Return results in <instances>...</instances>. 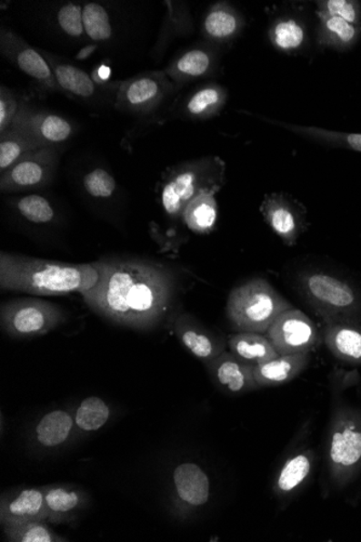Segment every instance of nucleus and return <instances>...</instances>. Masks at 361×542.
Wrapping results in <instances>:
<instances>
[{
    "instance_id": "f257e3e1",
    "label": "nucleus",
    "mask_w": 361,
    "mask_h": 542,
    "mask_svg": "<svg viewBox=\"0 0 361 542\" xmlns=\"http://www.w3.org/2000/svg\"><path fill=\"white\" fill-rule=\"evenodd\" d=\"M93 265L99 280L80 295L95 313L134 330H150L164 319L175 291L176 280L169 269L139 261Z\"/></svg>"
},
{
    "instance_id": "f03ea898",
    "label": "nucleus",
    "mask_w": 361,
    "mask_h": 542,
    "mask_svg": "<svg viewBox=\"0 0 361 542\" xmlns=\"http://www.w3.org/2000/svg\"><path fill=\"white\" fill-rule=\"evenodd\" d=\"M99 280L93 263L44 261L13 253L0 255V288L35 296H60L91 290Z\"/></svg>"
},
{
    "instance_id": "7ed1b4c3",
    "label": "nucleus",
    "mask_w": 361,
    "mask_h": 542,
    "mask_svg": "<svg viewBox=\"0 0 361 542\" xmlns=\"http://www.w3.org/2000/svg\"><path fill=\"white\" fill-rule=\"evenodd\" d=\"M226 166L217 157L183 161L170 167L159 183L160 205L169 221L182 222L183 211L197 196L219 193L226 184Z\"/></svg>"
},
{
    "instance_id": "20e7f679",
    "label": "nucleus",
    "mask_w": 361,
    "mask_h": 542,
    "mask_svg": "<svg viewBox=\"0 0 361 542\" xmlns=\"http://www.w3.org/2000/svg\"><path fill=\"white\" fill-rule=\"evenodd\" d=\"M289 309L288 300L267 281L257 278L229 293L226 314L235 330L266 334L275 320Z\"/></svg>"
},
{
    "instance_id": "39448f33",
    "label": "nucleus",
    "mask_w": 361,
    "mask_h": 542,
    "mask_svg": "<svg viewBox=\"0 0 361 542\" xmlns=\"http://www.w3.org/2000/svg\"><path fill=\"white\" fill-rule=\"evenodd\" d=\"M2 327L8 336L25 339L44 336L66 321L59 305L40 299H19L4 303L0 310Z\"/></svg>"
},
{
    "instance_id": "423d86ee",
    "label": "nucleus",
    "mask_w": 361,
    "mask_h": 542,
    "mask_svg": "<svg viewBox=\"0 0 361 542\" xmlns=\"http://www.w3.org/2000/svg\"><path fill=\"white\" fill-rule=\"evenodd\" d=\"M299 284L307 302L326 322L342 321L344 315L352 314L359 307L354 288L334 275L308 271L300 275Z\"/></svg>"
},
{
    "instance_id": "0eeeda50",
    "label": "nucleus",
    "mask_w": 361,
    "mask_h": 542,
    "mask_svg": "<svg viewBox=\"0 0 361 542\" xmlns=\"http://www.w3.org/2000/svg\"><path fill=\"white\" fill-rule=\"evenodd\" d=\"M328 461L332 480L340 486H346L361 468L359 414L352 412L337 414L330 434Z\"/></svg>"
},
{
    "instance_id": "6e6552de",
    "label": "nucleus",
    "mask_w": 361,
    "mask_h": 542,
    "mask_svg": "<svg viewBox=\"0 0 361 542\" xmlns=\"http://www.w3.org/2000/svg\"><path fill=\"white\" fill-rule=\"evenodd\" d=\"M177 91L164 71L142 73L120 84L115 107L125 113L148 115L156 112Z\"/></svg>"
},
{
    "instance_id": "1a4fd4ad",
    "label": "nucleus",
    "mask_w": 361,
    "mask_h": 542,
    "mask_svg": "<svg viewBox=\"0 0 361 542\" xmlns=\"http://www.w3.org/2000/svg\"><path fill=\"white\" fill-rule=\"evenodd\" d=\"M59 161L60 147L37 148L0 174V189L14 193L45 188L53 181Z\"/></svg>"
},
{
    "instance_id": "9d476101",
    "label": "nucleus",
    "mask_w": 361,
    "mask_h": 542,
    "mask_svg": "<svg viewBox=\"0 0 361 542\" xmlns=\"http://www.w3.org/2000/svg\"><path fill=\"white\" fill-rule=\"evenodd\" d=\"M260 212L267 226L288 247L296 246L309 227L305 205L288 193L266 194Z\"/></svg>"
},
{
    "instance_id": "9b49d317",
    "label": "nucleus",
    "mask_w": 361,
    "mask_h": 542,
    "mask_svg": "<svg viewBox=\"0 0 361 542\" xmlns=\"http://www.w3.org/2000/svg\"><path fill=\"white\" fill-rule=\"evenodd\" d=\"M266 336L279 355L309 353L319 342L316 325L296 309L280 314L268 328Z\"/></svg>"
},
{
    "instance_id": "f8f14e48",
    "label": "nucleus",
    "mask_w": 361,
    "mask_h": 542,
    "mask_svg": "<svg viewBox=\"0 0 361 542\" xmlns=\"http://www.w3.org/2000/svg\"><path fill=\"white\" fill-rule=\"evenodd\" d=\"M0 51L45 94L62 91L45 57L9 28L0 31Z\"/></svg>"
},
{
    "instance_id": "ddd939ff",
    "label": "nucleus",
    "mask_w": 361,
    "mask_h": 542,
    "mask_svg": "<svg viewBox=\"0 0 361 542\" xmlns=\"http://www.w3.org/2000/svg\"><path fill=\"white\" fill-rule=\"evenodd\" d=\"M10 128L18 130L43 147H60L75 135L76 126L55 113L33 107L22 100Z\"/></svg>"
},
{
    "instance_id": "4468645a",
    "label": "nucleus",
    "mask_w": 361,
    "mask_h": 542,
    "mask_svg": "<svg viewBox=\"0 0 361 542\" xmlns=\"http://www.w3.org/2000/svg\"><path fill=\"white\" fill-rule=\"evenodd\" d=\"M220 66L219 46L206 42L176 56L164 72L180 91L187 85L215 77L220 70Z\"/></svg>"
},
{
    "instance_id": "2eb2a0df",
    "label": "nucleus",
    "mask_w": 361,
    "mask_h": 542,
    "mask_svg": "<svg viewBox=\"0 0 361 542\" xmlns=\"http://www.w3.org/2000/svg\"><path fill=\"white\" fill-rule=\"evenodd\" d=\"M267 36L278 53L301 55L308 39L307 26L299 10L274 11L269 16Z\"/></svg>"
},
{
    "instance_id": "dca6fc26",
    "label": "nucleus",
    "mask_w": 361,
    "mask_h": 542,
    "mask_svg": "<svg viewBox=\"0 0 361 542\" xmlns=\"http://www.w3.org/2000/svg\"><path fill=\"white\" fill-rule=\"evenodd\" d=\"M205 365L216 384L228 394H244L260 389L255 378V365L240 360L231 352H223Z\"/></svg>"
},
{
    "instance_id": "f3484780",
    "label": "nucleus",
    "mask_w": 361,
    "mask_h": 542,
    "mask_svg": "<svg viewBox=\"0 0 361 542\" xmlns=\"http://www.w3.org/2000/svg\"><path fill=\"white\" fill-rule=\"evenodd\" d=\"M175 332L185 348L205 364L226 352L227 342L216 336L190 314L176 317Z\"/></svg>"
},
{
    "instance_id": "a211bd4d",
    "label": "nucleus",
    "mask_w": 361,
    "mask_h": 542,
    "mask_svg": "<svg viewBox=\"0 0 361 542\" xmlns=\"http://www.w3.org/2000/svg\"><path fill=\"white\" fill-rule=\"evenodd\" d=\"M44 488H25L4 496L0 503V521L5 525L28 521H47Z\"/></svg>"
},
{
    "instance_id": "6ab92c4d",
    "label": "nucleus",
    "mask_w": 361,
    "mask_h": 542,
    "mask_svg": "<svg viewBox=\"0 0 361 542\" xmlns=\"http://www.w3.org/2000/svg\"><path fill=\"white\" fill-rule=\"evenodd\" d=\"M246 26L244 15L227 3L211 5L202 23L206 42L222 46L231 44L240 36Z\"/></svg>"
},
{
    "instance_id": "aec40b11",
    "label": "nucleus",
    "mask_w": 361,
    "mask_h": 542,
    "mask_svg": "<svg viewBox=\"0 0 361 542\" xmlns=\"http://www.w3.org/2000/svg\"><path fill=\"white\" fill-rule=\"evenodd\" d=\"M227 99L226 87L216 83H206L186 97L180 107V115L190 120L214 118L225 109Z\"/></svg>"
},
{
    "instance_id": "412c9836",
    "label": "nucleus",
    "mask_w": 361,
    "mask_h": 542,
    "mask_svg": "<svg viewBox=\"0 0 361 542\" xmlns=\"http://www.w3.org/2000/svg\"><path fill=\"white\" fill-rule=\"evenodd\" d=\"M309 362V353L279 355L276 359L255 366L256 382L260 388L289 383L306 371Z\"/></svg>"
},
{
    "instance_id": "4be33fe9",
    "label": "nucleus",
    "mask_w": 361,
    "mask_h": 542,
    "mask_svg": "<svg viewBox=\"0 0 361 542\" xmlns=\"http://www.w3.org/2000/svg\"><path fill=\"white\" fill-rule=\"evenodd\" d=\"M174 482L177 496L186 504L200 506L208 503L209 477L196 464L185 463L177 465L174 472Z\"/></svg>"
},
{
    "instance_id": "5701e85b",
    "label": "nucleus",
    "mask_w": 361,
    "mask_h": 542,
    "mask_svg": "<svg viewBox=\"0 0 361 542\" xmlns=\"http://www.w3.org/2000/svg\"><path fill=\"white\" fill-rule=\"evenodd\" d=\"M325 343L337 359L361 364V331L357 327L342 321H330L326 327Z\"/></svg>"
},
{
    "instance_id": "b1692460",
    "label": "nucleus",
    "mask_w": 361,
    "mask_h": 542,
    "mask_svg": "<svg viewBox=\"0 0 361 542\" xmlns=\"http://www.w3.org/2000/svg\"><path fill=\"white\" fill-rule=\"evenodd\" d=\"M229 352L252 365H260L279 354L266 334L238 332L227 338Z\"/></svg>"
},
{
    "instance_id": "393cba45",
    "label": "nucleus",
    "mask_w": 361,
    "mask_h": 542,
    "mask_svg": "<svg viewBox=\"0 0 361 542\" xmlns=\"http://www.w3.org/2000/svg\"><path fill=\"white\" fill-rule=\"evenodd\" d=\"M45 60L53 68L57 84L62 90L68 94L79 97V99H91L96 94V83L85 73L71 63L63 62L56 56L45 55Z\"/></svg>"
},
{
    "instance_id": "a878e982",
    "label": "nucleus",
    "mask_w": 361,
    "mask_h": 542,
    "mask_svg": "<svg viewBox=\"0 0 361 542\" xmlns=\"http://www.w3.org/2000/svg\"><path fill=\"white\" fill-rule=\"evenodd\" d=\"M44 489L49 522L67 521L68 516L75 515L85 506V496L82 490L63 486L44 487Z\"/></svg>"
},
{
    "instance_id": "bb28decb",
    "label": "nucleus",
    "mask_w": 361,
    "mask_h": 542,
    "mask_svg": "<svg viewBox=\"0 0 361 542\" xmlns=\"http://www.w3.org/2000/svg\"><path fill=\"white\" fill-rule=\"evenodd\" d=\"M216 193L208 192L197 196L186 207L182 223L195 234H209L217 220Z\"/></svg>"
},
{
    "instance_id": "cd10ccee",
    "label": "nucleus",
    "mask_w": 361,
    "mask_h": 542,
    "mask_svg": "<svg viewBox=\"0 0 361 542\" xmlns=\"http://www.w3.org/2000/svg\"><path fill=\"white\" fill-rule=\"evenodd\" d=\"M45 148L22 132L9 128L0 134V174L7 171L28 153Z\"/></svg>"
},
{
    "instance_id": "c85d7f7f",
    "label": "nucleus",
    "mask_w": 361,
    "mask_h": 542,
    "mask_svg": "<svg viewBox=\"0 0 361 542\" xmlns=\"http://www.w3.org/2000/svg\"><path fill=\"white\" fill-rule=\"evenodd\" d=\"M312 453H300L286 461L283 468L280 469L275 492L278 495H288L301 486L306 482L309 473L312 471Z\"/></svg>"
},
{
    "instance_id": "c756f323",
    "label": "nucleus",
    "mask_w": 361,
    "mask_h": 542,
    "mask_svg": "<svg viewBox=\"0 0 361 542\" xmlns=\"http://www.w3.org/2000/svg\"><path fill=\"white\" fill-rule=\"evenodd\" d=\"M74 419L65 411L51 412L36 426L37 440L45 447L62 445L70 437Z\"/></svg>"
},
{
    "instance_id": "7c9ffc66",
    "label": "nucleus",
    "mask_w": 361,
    "mask_h": 542,
    "mask_svg": "<svg viewBox=\"0 0 361 542\" xmlns=\"http://www.w3.org/2000/svg\"><path fill=\"white\" fill-rule=\"evenodd\" d=\"M4 533L13 542H65V538L56 535L45 521H28L5 525Z\"/></svg>"
},
{
    "instance_id": "2f4dec72",
    "label": "nucleus",
    "mask_w": 361,
    "mask_h": 542,
    "mask_svg": "<svg viewBox=\"0 0 361 542\" xmlns=\"http://www.w3.org/2000/svg\"><path fill=\"white\" fill-rule=\"evenodd\" d=\"M111 416V409L100 397L91 396L80 403L75 423L80 430L93 432L103 428Z\"/></svg>"
},
{
    "instance_id": "473e14b6",
    "label": "nucleus",
    "mask_w": 361,
    "mask_h": 542,
    "mask_svg": "<svg viewBox=\"0 0 361 542\" xmlns=\"http://www.w3.org/2000/svg\"><path fill=\"white\" fill-rule=\"evenodd\" d=\"M85 36L94 42H107L113 36L110 15L103 5L89 3L83 7Z\"/></svg>"
},
{
    "instance_id": "72a5a7b5",
    "label": "nucleus",
    "mask_w": 361,
    "mask_h": 542,
    "mask_svg": "<svg viewBox=\"0 0 361 542\" xmlns=\"http://www.w3.org/2000/svg\"><path fill=\"white\" fill-rule=\"evenodd\" d=\"M320 19V36L318 42L322 45L340 43L344 46L351 44L357 36V30L351 23L339 18L317 14Z\"/></svg>"
},
{
    "instance_id": "f704fd0d",
    "label": "nucleus",
    "mask_w": 361,
    "mask_h": 542,
    "mask_svg": "<svg viewBox=\"0 0 361 542\" xmlns=\"http://www.w3.org/2000/svg\"><path fill=\"white\" fill-rule=\"evenodd\" d=\"M15 209L27 221L36 224L50 223L55 220V210L50 201L40 195L22 196L15 200Z\"/></svg>"
},
{
    "instance_id": "c9c22d12",
    "label": "nucleus",
    "mask_w": 361,
    "mask_h": 542,
    "mask_svg": "<svg viewBox=\"0 0 361 542\" xmlns=\"http://www.w3.org/2000/svg\"><path fill=\"white\" fill-rule=\"evenodd\" d=\"M84 188L95 199H110L116 189V181L110 172L95 169L84 177Z\"/></svg>"
},
{
    "instance_id": "e433bc0d",
    "label": "nucleus",
    "mask_w": 361,
    "mask_h": 542,
    "mask_svg": "<svg viewBox=\"0 0 361 542\" xmlns=\"http://www.w3.org/2000/svg\"><path fill=\"white\" fill-rule=\"evenodd\" d=\"M57 23L66 36L73 38H82L85 36L83 7L76 4H67L63 5L57 11Z\"/></svg>"
},
{
    "instance_id": "4c0bfd02",
    "label": "nucleus",
    "mask_w": 361,
    "mask_h": 542,
    "mask_svg": "<svg viewBox=\"0 0 361 542\" xmlns=\"http://www.w3.org/2000/svg\"><path fill=\"white\" fill-rule=\"evenodd\" d=\"M317 5L319 7L317 14L339 16L353 26L358 21V9L355 3L346 2V0H328Z\"/></svg>"
},
{
    "instance_id": "58836bf2",
    "label": "nucleus",
    "mask_w": 361,
    "mask_h": 542,
    "mask_svg": "<svg viewBox=\"0 0 361 542\" xmlns=\"http://www.w3.org/2000/svg\"><path fill=\"white\" fill-rule=\"evenodd\" d=\"M21 102L8 88H0V134L10 128L14 119L18 114Z\"/></svg>"
},
{
    "instance_id": "ea45409f",
    "label": "nucleus",
    "mask_w": 361,
    "mask_h": 542,
    "mask_svg": "<svg viewBox=\"0 0 361 542\" xmlns=\"http://www.w3.org/2000/svg\"><path fill=\"white\" fill-rule=\"evenodd\" d=\"M343 143H346V146L354 149V151L361 152V135H347L346 140L343 139Z\"/></svg>"
}]
</instances>
